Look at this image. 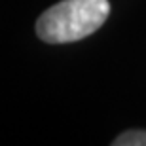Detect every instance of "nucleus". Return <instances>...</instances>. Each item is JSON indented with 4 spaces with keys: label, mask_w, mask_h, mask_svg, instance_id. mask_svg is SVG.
<instances>
[{
    "label": "nucleus",
    "mask_w": 146,
    "mask_h": 146,
    "mask_svg": "<svg viewBox=\"0 0 146 146\" xmlns=\"http://www.w3.org/2000/svg\"><path fill=\"white\" fill-rule=\"evenodd\" d=\"M110 13L108 0H61L36 21V34L46 44H68L93 34Z\"/></svg>",
    "instance_id": "f257e3e1"
},
{
    "label": "nucleus",
    "mask_w": 146,
    "mask_h": 146,
    "mask_svg": "<svg viewBox=\"0 0 146 146\" xmlns=\"http://www.w3.org/2000/svg\"><path fill=\"white\" fill-rule=\"evenodd\" d=\"M114 146H146V131L144 129H131L112 141Z\"/></svg>",
    "instance_id": "f03ea898"
}]
</instances>
